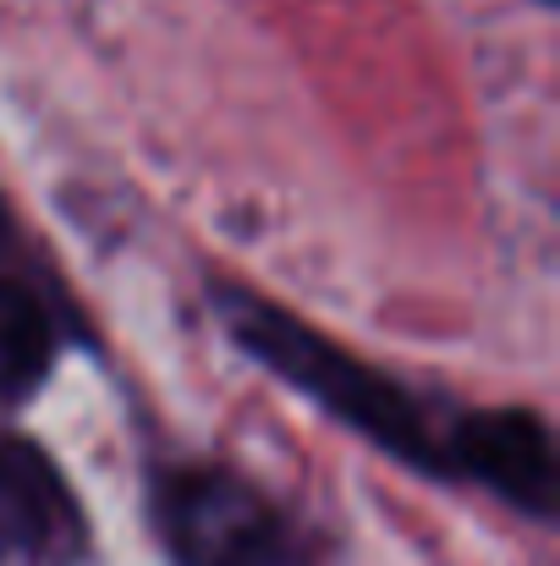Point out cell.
<instances>
[{
    "instance_id": "1",
    "label": "cell",
    "mask_w": 560,
    "mask_h": 566,
    "mask_svg": "<svg viewBox=\"0 0 560 566\" xmlns=\"http://www.w3.org/2000/svg\"><path fill=\"white\" fill-rule=\"evenodd\" d=\"M225 314H231V336L258 364H270L281 379H292L303 396H314L325 412H336L341 423H352L358 434H369L379 451H390L395 462L423 468L434 479H451L456 473L462 412L456 418H440L406 385H395L390 375L358 364L352 353L330 347L325 336H314L292 314L270 308L264 297H231Z\"/></svg>"
},
{
    "instance_id": "2",
    "label": "cell",
    "mask_w": 560,
    "mask_h": 566,
    "mask_svg": "<svg viewBox=\"0 0 560 566\" xmlns=\"http://www.w3.org/2000/svg\"><path fill=\"white\" fill-rule=\"evenodd\" d=\"M155 517L177 566H292V523L264 490L225 468H171L155 484Z\"/></svg>"
},
{
    "instance_id": "3",
    "label": "cell",
    "mask_w": 560,
    "mask_h": 566,
    "mask_svg": "<svg viewBox=\"0 0 560 566\" xmlns=\"http://www.w3.org/2000/svg\"><path fill=\"white\" fill-rule=\"evenodd\" d=\"M456 473L478 479L517 512L550 523L556 517V446L539 412L495 407V412H462L456 434Z\"/></svg>"
},
{
    "instance_id": "4",
    "label": "cell",
    "mask_w": 560,
    "mask_h": 566,
    "mask_svg": "<svg viewBox=\"0 0 560 566\" xmlns=\"http://www.w3.org/2000/svg\"><path fill=\"white\" fill-rule=\"evenodd\" d=\"M77 545V506L61 473L28 440L0 434V551L66 556Z\"/></svg>"
},
{
    "instance_id": "5",
    "label": "cell",
    "mask_w": 560,
    "mask_h": 566,
    "mask_svg": "<svg viewBox=\"0 0 560 566\" xmlns=\"http://www.w3.org/2000/svg\"><path fill=\"white\" fill-rule=\"evenodd\" d=\"M50 358H55V331L44 303L28 286L0 281V396L33 390L50 375Z\"/></svg>"
},
{
    "instance_id": "6",
    "label": "cell",
    "mask_w": 560,
    "mask_h": 566,
    "mask_svg": "<svg viewBox=\"0 0 560 566\" xmlns=\"http://www.w3.org/2000/svg\"><path fill=\"white\" fill-rule=\"evenodd\" d=\"M0 237H6V214H0Z\"/></svg>"
}]
</instances>
